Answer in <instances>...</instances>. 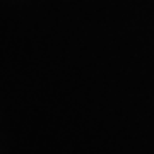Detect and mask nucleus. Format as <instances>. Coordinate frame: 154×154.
I'll return each mask as SVG.
<instances>
[]
</instances>
